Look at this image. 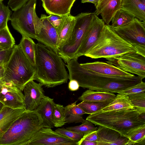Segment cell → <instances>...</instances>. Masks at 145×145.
Instances as JSON below:
<instances>
[{"label":"cell","instance_id":"cell-26","mask_svg":"<svg viewBox=\"0 0 145 145\" xmlns=\"http://www.w3.org/2000/svg\"><path fill=\"white\" fill-rule=\"evenodd\" d=\"M134 107L128 96L118 93L112 102L105 107L95 113L111 111Z\"/></svg>","mask_w":145,"mask_h":145},{"label":"cell","instance_id":"cell-32","mask_svg":"<svg viewBox=\"0 0 145 145\" xmlns=\"http://www.w3.org/2000/svg\"><path fill=\"white\" fill-rule=\"evenodd\" d=\"M53 120L54 126L61 127L65 123V107L62 105L55 104L53 114Z\"/></svg>","mask_w":145,"mask_h":145},{"label":"cell","instance_id":"cell-29","mask_svg":"<svg viewBox=\"0 0 145 145\" xmlns=\"http://www.w3.org/2000/svg\"><path fill=\"white\" fill-rule=\"evenodd\" d=\"M114 99L99 102L82 101L77 105L86 114H91L105 107L112 102Z\"/></svg>","mask_w":145,"mask_h":145},{"label":"cell","instance_id":"cell-2","mask_svg":"<svg viewBox=\"0 0 145 145\" xmlns=\"http://www.w3.org/2000/svg\"><path fill=\"white\" fill-rule=\"evenodd\" d=\"M65 64L58 54L39 42L35 45V80L48 88L67 82Z\"/></svg>","mask_w":145,"mask_h":145},{"label":"cell","instance_id":"cell-16","mask_svg":"<svg viewBox=\"0 0 145 145\" xmlns=\"http://www.w3.org/2000/svg\"><path fill=\"white\" fill-rule=\"evenodd\" d=\"M80 64L85 69L92 72L107 76L131 77L135 76L107 62L96 61Z\"/></svg>","mask_w":145,"mask_h":145},{"label":"cell","instance_id":"cell-28","mask_svg":"<svg viewBox=\"0 0 145 145\" xmlns=\"http://www.w3.org/2000/svg\"><path fill=\"white\" fill-rule=\"evenodd\" d=\"M135 18L133 15L121 8L112 18L111 25L113 28L122 27L131 23Z\"/></svg>","mask_w":145,"mask_h":145},{"label":"cell","instance_id":"cell-36","mask_svg":"<svg viewBox=\"0 0 145 145\" xmlns=\"http://www.w3.org/2000/svg\"><path fill=\"white\" fill-rule=\"evenodd\" d=\"M128 96L134 107L145 109V92H141Z\"/></svg>","mask_w":145,"mask_h":145},{"label":"cell","instance_id":"cell-27","mask_svg":"<svg viewBox=\"0 0 145 145\" xmlns=\"http://www.w3.org/2000/svg\"><path fill=\"white\" fill-rule=\"evenodd\" d=\"M19 44L27 59L31 64L34 66L36 44L31 38L22 36Z\"/></svg>","mask_w":145,"mask_h":145},{"label":"cell","instance_id":"cell-38","mask_svg":"<svg viewBox=\"0 0 145 145\" xmlns=\"http://www.w3.org/2000/svg\"><path fill=\"white\" fill-rule=\"evenodd\" d=\"M63 16L50 14L47 16V18L50 23L57 30L61 24Z\"/></svg>","mask_w":145,"mask_h":145},{"label":"cell","instance_id":"cell-45","mask_svg":"<svg viewBox=\"0 0 145 145\" xmlns=\"http://www.w3.org/2000/svg\"><path fill=\"white\" fill-rule=\"evenodd\" d=\"M100 0H82V3H90L94 4L95 7L97 6Z\"/></svg>","mask_w":145,"mask_h":145},{"label":"cell","instance_id":"cell-46","mask_svg":"<svg viewBox=\"0 0 145 145\" xmlns=\"http://www.w3.org/2000/svg\"><path fill=\"white\" fill-rule=\"evenodd\" d=\"M4 106V105L1 102H0V111L3 108Z\"/></svg>","mask_w":145,"mask_h":145},{"label":"cell","instance_id":"cell-23","mask_svg":"<svg viewBox=\"0 0 145 145\" xmlns=\"http://www.w3.org/2000/svg\"><path fill=\"white\" fill-rule=\"evenodd\" d=\"M121 8L145 22V4L140 0H122Z\"/></svg>","mask_w":145,"mask_h":145},{"label":"cell","instance_id":"cell-39","mask_svg":"<svg viewBox=\"0 0 145 145\" xmlns=\"http://www.w3.org/2000/svg\"><path fill=\"white\" fill-rule=\"evenodd\" d=\"M13 49V48L0 50V65L7 64L12 54Z\"/></svg>","mask_w":145,"mask_h":145},{"label":"cell","instance_id":"cell-7","mask_svg":"<svg viewBox=\"0 0 145 145\" xmlns=\"http://www.w3.org/2000/svg\"><path fill=\"white\" fill-rule=\"evenodd\" d=\"M37 0H29L14 11L10 20L13 27L23 37L36 39L42 27V23L36 12Z\"/></svg>","mask_w":145,"mask_h":145},{"label":"cell","instance_id":"cell-17","mask_svg":"<svg viewBox=\"0 0 145 145\" xmlns=\"http://www.w3.org/2000/svg\"><path fill=\"white\" fill-rule=\"evenodd\" d=\"M97 145H127L128 139L113 129L99 126Z\"/></svg>","mask_w":145,"mask_h":145},{"label":"cell","instance_id":"cell-31","mask_svg":"<svg viewBox=\"0 0 145 145\" xmlns=\"http://www.w3.org/2000/svg\"><path fill=\"white\" fill-rule=\"evenodd\" d=\"M127 145H145V125L132 132L127 138Z\"/></svg>","mask_w":145,"mask_h":145},{"label":"cell","instance_id":"cell-40","mask_svg":"<svg viewBox=\"0 0 145 145\" xmlns=\"http://www.w3.org/2000/svg\"><path fill=\"white\" fill-rule=\"evenodd\" d=\"M29 0H9L8 6L13 11L19 8Z\"/></svg>","mask_w":145,"mask_h":145},{"label":"cell","instance_id":"cell-33","mask_svg":"<svg viewBox=\"0 0 145 145\" xmlns=\"http://www.w3.org/2000/svg\"><path fill=\"white\" fill-rule=\"evenodd\" d=\"M82 123V124L80 125L68 127H66V129L81 133L83 134L84 135L97 130L98 127H95L92 123L88 120L86 119Z\"/></svg>","mask_w":145,"mask_h":145},{"label":"cell","instance_id":"cell-35","mask_svg":"<svg viewBox=\"0 0 145 145\" xmlns=\"http://www.w3.org/2000/svg\"><path fill=\"white\" fill-rule=\"evenodd\" d=\"M55 131L66 137L71 139L75 142H78L83 138V134L72 130L67 129L63 127L58 128Z\"/></svg>","mask_w":145,"mask_h":145},{"label":"cell","instance_id":"cell-18","mask_svg":"<svg viewBox=\"0 0 145 145\" xmlns=\"http://www.w3.org/2000/svg\"><path fill=\"white\" fill-rule=\"evenodd\" d=\"M122 0H100L94 12L100 14L105 24L109 25L116 13L121 8Z\"/></svg>","mask_w":145,"mask_h":145},{"label":"cell","instance_id":"cell-1","mask_svg":"<svg viewBox=\"0 0 145 145\" xmlns=\"http://www.w3.org/2000/svg\"><path fill=\"white\" fill-rule=\"evenodd\" d=\"M67 63L65 66L69 72V79L76 80L80 87L93 90L117 93L140 83L144 79L135 75L131 77H121L97 74L83 67L75 58Z\"/></svg>","mask_w":145,"mask_h":145},{"label":"cell","instance_id":"cell-19","mask_svg":"<svg viewBox=\"0 0 145 145\" xmlns=\"http://www.w3.org/2000/svg\"><path fill=\"white\" fill-rule=\"evenodd\" d=\"M76 0H45L42 4L46 12L49 14L63 16L70 13Z\"/></svg>","mask_w":145,"mask_h":145},{"label":"cell","instance_id":"cell-41","mask_svg":"<svg viewBox=\"0 0 145 145\" xmlns=\"http://www.w3.org/2000/svg\"><path fill=\"white\" fill-rule=\"evenodd\" d=\"M98 139L97 130L92 131L87 134L84 135L83 138L77 143V145H80L81 142L84 140L97 142Z\"/></svg>","mask_w":145,"mask_h":145},{"label":"cell","instance_id":"cell-25","mask_svg":"<svg viewBox=\"0 0 145 145\" xmlns=\"http://www.w3.org/2000/svg\"><path fill=\"white\" fill-rule=\"evenodd\" d=\"M77 101L65 107L66 123H82L85 120L83 115L86 112L76 105Z\"/></svg>","mask_w":145,"mask_h":145},{"label":"cell","instance_id":"cell-22","mask_svg":"<svg viewBox=\"0 0 145 145\" xmlns=\"http://www.w3.org/2000/svg\"><path fill=\"white\" fill-rule=\"evenodd\" d=\"M75 22V16L71 15L70 13L63 16L61 24L57 30L58 35V49L68 39L72 31Z\"/></svg>","mask_w":145,"mask_h":145},{"label":"cell","instance_id":"cell-9","mask_svg":"<svg viewBox=\"0 0 145 145\" xmlns=\"http://www.w3.org/2000/svg\"><path fill=\"white\" fill-rule=\"evenodd\" d=\"M106 59V62L125 71L144 78L145 77V54L137 51H133Z\"/></svg>","mask_w":145,"mask_h":145},{"label":"cell","instance_id":"cell-24","mask_svg":"<svg viewBox=\"0 0 145 145\" xmlns=\"http://www.w3.org/2000/svg\"><path fill=\"white\" fill-rule=\"evenodd\" d=\"M116 96L114 93L109 91H94L88 89L84 92L78 100L81 101H103L114 99Z\"/></svg>","mask_w":145,"mask_h":145},{"label":"cell","instance_id":"cell-50","mask_svg":"<svg viewBox=\"0 0 145 145\" xmlns=\"http://www.w3.org/2000/svg\"><path fill=\"white\" fill-rule=\"evenodd\" d=\"M3 0H0V1H2Z\"/></svg>","mask_w":145,"mask_h":145},{"label":"cell","instance_id":"cell-48","mask_svg":"<svg viewBox=\"0 0 145 145\" xmlns=\"http://www.w3.org/2000/svg\"><path fill=\"white\" fill-rule=\"evenodd\" d=\"M144 4H145V0H140Z\"/></svg>","mask_w":145,"mask_h":145},{"label":"cell","instance_id":"cell-6","mask_svg":"<svg viewBox=\"0 0 145 145\" xmlns=\"http://www.w3.org/2000/svg\"><path fill=\"white\" fill-rule=\"evenodd\" d=\"M35 75L34 66L27 59L19 44L15 45L2 80L12 84L22 91L28 82L35 80Z\"/></svg>","mask_w":145,"mask_h":145},{"label":"cell","instance_id":"cell-44","mask_svg":"<svg viewBox=\"0 0 145 145\" xmlns=\"http://www.w3.org/2000/svg\"><path fill=\"white\" fill-rule=\"evenodd\" d=\"M81 145H97L96 142H93L88 140H84L81 142Z\"/></svg>","mask_w":145,"mask_h":145},{"label":"cell","instance_id":"cell-43","mask_svg":"<svg viewBox=\"0 0 145 145\" xmlns=\"http://www.w3.org/2000/svg\"><path fill=\"white\" fill-rule=\"evenodd\" d=\"M6 65H0V79H2L5 75Z\"/></svg>","mask_w":145,"mask_h":145},{"label":"cell","instance_id":"cell-13","mask_svg":"<svg viewBox=\"0 0 145 145\" xmlns=\"http://www.w3.org/2000/svg\"><path fill=\"white\" fill-rule=\"evenodd\" d=\"M24 96L22 91L12 84L4 82L0 87V102L14 109H24Z\"/></svg>","mask_w":145,"mask_h":145},{"label":"cell","instance_id":"cell-5","mask_svg":"<svg viewBox=\"0 0 145 145\" xmlns=\"http://www.w3.org/2000/svg\"><path fill=\"white\" fill-rule=\"evenodd\" d=\"M136 51V48L120 37L111 25L105 24L97 40L84 56L92 59H106Z\"/></svg>","mask_w":145,"mask_h":145},{"label":"cell","instance_id":"cell-3","mask_svg":"<svg viewBox=\"0 0 145 145\" xmlns=\"http://www.w3.org/2000/svg\"><path fill=\"white\" fill-rule=\"evenodd\" d=\"M145 109L135 107L111 111L95 113L86 118L95 125L114 130L127 138L134 130L144 125L140 114Z\"/></svg>","mask_w":145,"mask_h":145},{"label":"cell","instance_id":"cell-4","mask_svg":"<svg viewBox=\"0 0 145 145\" xmlns=\"http://www.w3.org/2000/svg\"><path fill=\"white\" fill-rule=\"evenodd\" d=\"M42 124V118L35 111L25 110L0 139V145H26Z\"/></svg>","mask_w":145,"mask_h":145},{"label":"cell","instance_id":"cell-37","mask_svg":"<svg viewBox=\"0 0 145 145\" xmlns=\"http://www.w3.org/2000/svg\"><path fill=\"white\" fill-rule=\"evenodd\" d=\"M141 92H145V83L142 81L137 84L117 93L128 96Z\"/></svg>","mask_w":145,"mask_h":145},{"label":"cell","instance_id":"cell-42","mask_svg":"<svg viewBox=\"0 0 145 145\" xmlns=\"http://www.w3.org/2000/svg\"><path fill=\"white\" fill-rule=\"evenodd\" d=\"M80 86L78 82L75 80H71L68 84V88L70 90L74 91L78 90Z\"/></svg>","mask_w":145,"mask_h":145},{"label":"cell","instance_id":"cell-11","mask_svg":"<svg viewBox=\"0 0 145 145\" xmlns=\"http://www.w3.org/2000/svg\"><path fill=\"white\" fill-rule=\"evenodd\" d=\"M26 145H76L74 141L51 128L42 127L33 136Z\"/></svg>","mask_w":145,"mask_h":145},{"label":"cell","instance_id":"cell-8","mask_svg":"<svg viewBox=\"0 0 145 145\" xmlns=\"http://www.w3.org/2000/svg\"><path fill=\"white\" fill-rule=\"evenodd\" d=\"M95 15L94 13L83 12L74 16L75 24L70 36L57 52L65 63L73 59Z\"/></svg>","mask_w":145,"mask_h":145},{"label":"cell","instance_id":"cell-10","mask_svg":"<svg viewBox=\"0 0 145 145\" xmlns=\"http://www.w3.org/2000/svg\"><path fill=\"white\" fill-rule=\"evenodd\" d=\"M113 28L121 38L133 45L137 51L145 54V22L135 18L126 25Z\"/></svg>","mask_w":145,"mask_h":145},{"label":"cell","instance_id":"cell-49","mask_svg":"<svg viewBox=\"0 0 145 145\" xmlns=\"http://www.w3.org/2000/svg\"><path fill=\"white\" fill-rule=\"evenodd\" d=\"M41 1H42L43 3L44 2L45 0H41Z\"/></svg>","mask_w":145,"mask_h":145},{"label":"cell","instance_id":"cell-12","mask_svg":"<svg viewBox=\"0 0 145 145\" xmlns=\"http://www.w3.org/2000/svg\"><path fill=\"white\" fill-rule=\"evenodd\" d=\"M105 25L103 20L95 14L93 21L87 31L73 59H78L88 52L98 40Z\"/></svg>","mask_w":145,"mask_h":145},{"label":"cell","instance_id":"cell-30","mask_svg":"<svg viewBox=\"0 0 145 145\" xmlns=\"http://www.w3.org/2000/svg\"><path fill=\"white\" fill-rule=\"evenodd\" d=\"M14 39L7 26L0 30V48L3 50L12 48L15 45Z\"/></svg>","mask_w":145,"mask_h":145},{"label":"cell","instance_id":"cell-20","mask_svg":"<svg viewBox=\"0 0 145 145\" xmlns=\"http://www.w3.org/2000/svg\"><path fill=\"white\" fill-rule=\"evenodd\" d=\"M55 104L53 99L45 96L40 104L34 110L42 118L43 127L51 128L54 127L53 114Z\"/></svg>","mask_w":145,"mask_h":145},{"label":"cell","instance_id":"cell-15","mask_svg":"<svg viewBox=\"0 0 145 145\" xmlns=\"http://www.w3.org/2000/svg\"><path fill=\"white\" fill-rule=\"evenodd\" d=\"M40 18L42 22L43 26L36 39L57 53L58 35L57 30L49 22L46 15L41 14Z\"/></svg>","mask_w":145,"mask_h":145},{"label":"cell","instance_id":"cell-51","mask_svg":"<svg viewBox=\"0 0 145 145\" xmlns=\"http://www.w3.org/2000/svg\"><path fill=\"white\" fill-rule=\"evenodd\" d=\"M2 50L0 48V50Z\"/></svg>","mask_w":145,"mask_h":145},{"label":"cell","instance_id":"cell-34","mask_svg":"<svg viewBox=\"0 0 145 145\" xmlns=\"http://www.w3.org/2000/svg\"><path fill=\"white\" fill-rule=\"evenodd\" d=\"M12 12L8 6L0 1V30L7 26V22L10 20Z\"/></svg>","mask_w":145,"mask_h":145},{"label":"cell","instance_id":"cell-14","mask_svg":"<svg viewBox=\"0 0 145 145\" xmlns=\"http://www.w3.org/2000/svg\"><path fill=\"white\" fill-rule=\"evenodd\" d=\"M42 85L32 80L24 87V108L25 110L33 111L37 108L44 97Z\"/></svg>","mask_w":145,"mask_h":145},{"label":"cell","instance_id":"cell-21","mask_svg":"<svg viewBox=\"0 0 145 145\" xmlns=\"http://www.w3.org/2000/svg\"><path fill=\"white\" fill-rule=\"evenodd\" d=\"M24 110V109H14L3 106L0 111V139Z\"/></svg>","mask_w":145,"mask_h":145},{"label":"cell","instance_id":"cell-47","mask_svg":"<svg viewBox=\"0 0 145 145\" xmlns=\"http://www.w3.org/2000/svg\"><path fill=\"white\" fill-rule=\"evenodd\" d=\"M4 82L3 81L2 79H0V87L4 83Z\"/></svg>","mask_w":145,"mask_h":145}]
</instances>
